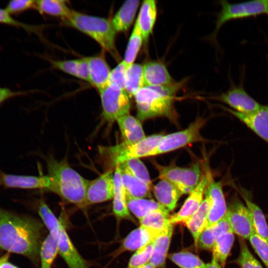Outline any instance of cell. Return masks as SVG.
Here are the masks:
<instances>
[{"label":"cell","instance_id":"obj_19","mask_svg":"<svg viewBox=\"0 0 268 268\" xmlns=\"http://www.w3.org/2000/svg\"><path fill=\"white\" fill-rule=\"evenodd\" d=\"M143 73L145 86L166 85L175 81L165 65L159 61H149L144 64Z\"/></svg>","mask_w":268,"mask_h":268},{"label":"cell","instance_id":"obj_37","mask_svg":"<svg viewBox=\"0 0 268 268\" xmlns=\"http://www.w3.org/2000/svg\"><path fill=\"white\" fill-rule=\"evenodd\" d=\"M58 253L57 239L49 233L42 242L40 249L41 268H51Z\"/></svg>","mask_w":268,"mask_h":268},{"label":"cell","instance_id":"obj_3","mask_svg":"<svg viewBox=\"0 0 268 268\" xmlns=\"http://www.w3.org/2000/svg\"><path fill=\"white\" fill-rule=\"evenodd\" d=\"M183 83L175 81L168 85L144 86L140 89L134 96L137 119L140 121L159 116L173 118L175 97Z\"/></svg>","mask_w":268,"mask_h":268},{"label":"cell","instance_id":"obj_50","mask_svg":"<svg viewBox=\"0 0 268 268\" xmlns=\"http://www.w3.org/2000/svg\"><path fill=\"white\" fill-rule=\"evenodd\" d=\"M0 268H18L11 263L6 261L0 265Z\"/></svg>","mask_w":268,"mask_h":268},{"label":"cell","instance_id":"obj_14","mask_svg":"<svg viewBox=\"0 0 268 268\" xmlns=\"http://www.w3.org/2000/svg\"><path fill=\"white\" fill-rule=\"evenodd\" d=\"M222 107L268 144V104L261 105L258 110L247 114L236 112L228 107Z\"/></svg>","mask_w":268,"mask_h":268},{"label":"cell","instance_id":"obj_8","mask_svg":"<svg viewBox=\"0 0 268 268\" xmlns=\"http://www.w3.org/2000/svg\"><path fill=\"white\" fill-rule=\"evenodd\" d=\"M99 94L102 116L105 121L111 123L129 114L131 102L126 90L110 85Z\"/></svg>","mask_w":268,"mask_h":268},{"label":"cell","instance_id":"obj_38","mask_svg":"<svg viewBox=\"0 0 268 268\" xmlns=\"http://www.w3.org/2000/svg\"><path fill=\"white\" fill-rule=\"evenodd\" d=\"M201 176V169L198 164L185 168L182 181L177 188L182 195L190 194L198 185Z\"/></svg>","mask_w":268,"mask_h":268},{"label":"cell","instance_id":"obj_22","mask_svg":"<svg viewBox=\"0 0 268 268\" xmlns=\"http://www.w3.org/2000/svg\"><path fill=\"white\" fill-rule=\"evenodd\" d=\"M156 17V1L154 0L143 1L135 21L141 31L144 42H147L152 33Z\"/></svg>","mask_w":268,"mask_h":268},{"label":"cell","instance_id":"obj_29","mask_svg":"<svg viewBox=\"0 0 268 268\" xmlns=\"http://www.w3.org/2000/svg\"><path fill=\"white\" fill-rule=\"evenodd\" d=\"M229 231H231L230 226L224 216L215 224L203 230L200 236L197 247L201 250H210L216 240Z\"/></svg>","mask_w":268,"mask_h":268},{"label":"cell","instance_id":"obj_2","mask_svg":"<svg viewBox=\"0 0 268 268\" xmlns=\"http://www.w3.org/2000/svg\"><path fill=\"white\" fill-rule=\"evenodd\" d=\"M47 165V176L51 184L50 191L70 203L80 207L85 206L89 181L72 168L66 161L49 158Z\"/></svg>","mask_w":268,"mask_h":268},{"label":"cell","instance_id":"obj_43","mask_svg":"<svg viewBox=\"0 0 268 268\" xmlns=\"http://www.w3.org/2000/svg\"><path fill=\"white\" fill-rule=\"evenodd\" d=\"M38 213L49 233L56 231L62 224V221L57 218L48 205L43 201L39 205Z\"/></svg>","mask_w":268,"mask_h":268},{"label":"cell","instance_id":"obj_49","mask_svg":"<svg viewBox=\"0 0 268 268\" xmlns=\"http://www.w3.org/2000/svg\"><path fill=\"white\" fill-rule=\"evenodd\" d=\"M205 268H222L218 262L212 258L211 261L206 264Z\"/></svg>","mask_w":268,"mask_h":268},{"label":"cell","instance_id":"obj_40","mask_svg":"<svg viewBox=\"0 0 268 268\" xmlns=\"http://www.w3.org/2000/svg\"><path fill=\"white\" fill-rule=\"evenodd\" d=\"M160 180H166L177 187L181 182L185 168L177 166H163L155 162Z\"/></svg>","mask_w":268,"mask_h":268},{"label":"cell","instance_id":"obj_20","mask_svg":"<svg viewBox=\"0 0 268 268\" xmlns=\"http://www.w3.org/2000/svg\"><path fill=\"white\" fill-rule=\"evenodd\" d=\"M114 185L113 211L114 215L117 218L132 220V216L127 206L126 194L122 182L119 165L115 166Z\"/></svg>","mask_w":268,"mask_h":268},{"label":"cell","instance_id":"obj_16","mask_svg":"<svg viewBox=\"0 0 268 268\" xmlns=\"http://www.w3.org/2000/svg\"><path fill=\"white\" fill-rule=\"evenodd\" d=\"M51 235L57 239L58 253L69 268H88L87 263L72 244L63 223L59 229Z\"/></svg>","mask_w":268,"mask_h":268},{"label":"cell","instance_id":"obj_48","mask_svg":"<svg viewBox=\"0 0 268 268\" xmlns=\"http://www.w3.org/2000/svg\"><path fill=\"white\" fill-rule=\"evenodd\" d=\"M24 93L23 92L13 91L8 88L0 87V105L8 99Z\"/></svg>","mask_w":268,"mask_h":268},{"label":"cell","instance_id":"obj_34","mask_svg":"<svg viewBox=\"0 0 268 268\" xmlns=\"http://www.w3.org/2000/svg\"><path fill=\"white\" fill-rule=\"evenodd\" d=\"M234 242V234L229 231L220 236L213 245L212 258L216 260L222 268H224Z\"/></svg>","mask_w":268,"mask_h":268},{"label":"cell","instance_id":"obj_33","mask_svg":"<svg viewBox=\"0 0 268 268\" xmlns=\"http://www.w3.org/2000/svg\"><path fill=\"white\" fill-rule=\"evenodd\" d=\"M125 86V90L130 96H134L140 89L145 86L143 73V65L134 64L127 68Z\"/></svg>","mask_w":268,"mask_h":268},{"label":"cell","instance_id":"obj_28","mask_svg":"<svg viewBox=\"0 0 268 268\" xmlns=\"http://www.w3.org/2000/svg\"><path fill=\"white\" fill-rule=\"evenodd\" d=\"M209 210V202L205 197L198 210L185 223L192 234L196 247L200 235L206 227Z\"/></svg>","mask_w":268,"mask_h":268},{"label":"cell","instance_id":"obj_15","mask_svg":"<svg viewBox=\"0 0 268 268\" xmlns=\"http://www.w3.org/2000/svg\"><path fill=\"white\" fill-rule=\"evenodd\" d=\"M51 185L50 179L47 175H16L0 171V187L6 189H43L50 191Z\"/></svg>","mask_w":268,"mask_h":268},{"label":"cell","instance_id":"obj_6","mask_svg":"<svg viewBox=\"0 0 268 268\" xmlns=\"http://www.w3.org/2000/svg\"><path fill=\"white\" fill-rule=\"evenodd\" d=\"M163 135L153 134L133 143L124 141L110 146L106 150L113 163L116 166L132 159L147 157L158 145Z\"/></svg>","mask_w":268,"mask_h":268},{"label":"cell","instance_id":"obj_44","mask_svg":"<svg viewBox=\"0 0 268 268\" xmlns=\"http://www.w3.org/2000/svg\"><path fill=\"white\" fill-rule=\"evenodd\" d=\"M152 242L136 250L131 257L127 268H137L149 262Z\"/></svg>","mask_w":268,"mask_h":268},{"label":"cell","instance_id":"obj_9","mask_svg":"<svg viewBox=\"0 0 268 268\" xmlns=\"http://www.w3.org/2000/svg\"><path fill=\"white\" fill-rule=\"evenodd\" d=\"M225 216L231 231L240 238L249 239L255 232L250 211L240 201L236 200L231 203Z\"/></svg>","mask_w":268,"mask_h":268},{"label":"cell","instance_id":"obj_31","mask_svg":"<svg viewBox=\"0 0 268 268\" xmlns=\"http://www.w3.org/2000/svg\"><path fill=\"white\" fill-rule=\"evenodd\" d=\"M241 196L251 214L255 232L268 241V224L262 210L244 193Z\"/></svg>","mask_w":268,"mask_h":268},{"label":"cell","instance_id":"obj_21","mask_svg":"<svg viewBox=\"0 0 268 268\" xmlns=\"http://www.w3.org/2000/svg\"><path fill=\"white\" fill-rule=\"evenodd\" d=\"M173 232V225L162 231L152 242L149 262L156 268L164 267Z\"/></svg>","mask_w":268,"mask_h":268},{"label":"cell","instance_id":"obj_41","mask_svg":"<svg viewBox=\"0 0 268 268\" xmlns=\"http://www.w3.org/2000/svg\"><path fill=\"white\" fill-rule=\"evenodd\" d=\"M135 177L151 188L152 183L148 170L139 158L130 159L121 164Z\"/></svg>","mask_w":268,"mask_h":268},{"label":"cell","instance_id":"obj_47","mask_svg":"<svg viewBox=\"0 0 268 268\" xmlns=\"http://www.w3.org/2000/svg\"><path fill=\"white\" fill-rule=\"evenodd\" d=\"M36 0H12L8 2L5 10L11 15L18 14L28 9L35 7Z\"/></svg>","mask_w":268,"mask_h":268},{"label":"cell","instance_id":"obj_26","mask_svg":"<svg viewBox=\"0 0 268 268\" xmlns=\"http://www.w3.org/2000/svg\"><path fill=\"white\" fill-rule=\"evenodd\" d=\"M53 67L91 84L89 67L85 57L80 59L53 60Z\"/></svg>","mask_w":268,"mask_h":268},{"label":"cell","instance_id":"obj_10","mask_svg":"<svg viewBox=\"0 0 268 268\" xmlns=\"http://www.w3.org/2000/svg\"><path fill=\"white\" fill-rule=\"evenodd\" d=\"M206 173L208 182L205 191V197L209 202V210L207 226H211L224 217L227 210L222 186L220 182L215 181L210 170Z\"/></svg>","mask_w":268,"mask_h":268},{"label":"cell","instance_id":"obj_39","mask_svg":"<svg viewBox=\"0 0 268 268\" xmlns=\"http://www.w3.org/2000/svg\"><path fill=\"white\" fill-rule=\"evenodd\" d=\"M169 259L180 268H205L206 266L198 256L188 251L172 254Z\"/></svg>","mask_w":268,"mask_h":268},{"label":"cell","instance_id":"obj_24","mask_svg":"<svg viewBox=\"0 0 268 268\" xmlns=\"http://www.w3.org/2000/svg\"><path fill=\"white\" fill-rule=\"evenodd\" d=\"M116 122L124 142L133 143L146 137L140 122L137 118L129 114L119 118Z\"/></svg>","mask_w":268,"mask_h":268},{"label":"cell","instance_id":"obj_46","mask_svg":"<svg viewBox=\"0 0 268 268\" xmlns=\"http://www.w3.org/2000/svg\"><path fill=\"white\" fill-rule=\"evenodd\" d=\"M127 68L125 63L122 61L114 68L111 70L109 79V85H114L125 90V73Z\"/></svg>","mask_w":268,"mask_h":268},{"label":"cell","instance_id":"obj_17","mask_svg":"<svg viewBox=\"0 0 268 268\" xmlns=\"http://www.w3.org/2000/svg\"><path fill=\"white\" fill-rule=\"evenodd\" d=\"M87 62L91 84L100 92L109 85L111 70L102 55L85 57Z\"/></svg>","mask_w":268,"mask_h":268},{"label":"cell","instance_id":"obj_12","mask_svg":"<svg viewBox=\"0 0 268 268\" xmlns=\"http://www.w3.org/2000/svg\"><path fill=\"white\" fill-rule=\"evenodd\" d=\"M114 173L109 170L96 179L89 181L86 189L85 206L103 202L113 199Z\"/></svg>","mask_w":268,"mask_h":268},{"label":"cell","instance_id":"obj_11","mask_svg":"<svg viewBox=\"0 0 268 268\" xmlns=\"http://www.w3.org/2000/svg\"><path fill=\"white\" fill-rule=\"evenodd\" d=\"M230 109L241 113H250L258 110L261 105L250 96L243 85H233L226 92L216 97Z\"/></svg>","mask_w":268,"mask_h":268},{"label":"cell","instance_id":"obj_13","mask_svg":"<svg viewBox=\"0 0 268 268\" xmlns=\"http://www.w3.org/2000/svg\"><path fill=\"white\" fill-rule=\"evenodd\" d=\"M208 182L206 173L201 178L197 187L189 194L180 210L170 216V222L172 225L185 223L198 210L202 201Z\"/></svg>","mask_w":268,"mask_h":268},{"label":"cell","instance_id":"obj_30","mask_svg":"<svg viewBox=\"0 0 268 268\" xmlns=\"http://www.w3.org/2000/svg\"><path fill=\"white\" fill-rule=\"evenodd\" d=\"M126 200L130 212L139 220L154 210L165 208L152 199L135 198L126 196Z\"/></svg>","mask_w":268,"mask_h":268},{"label":"cell","instance_id":"obj_5","mask_svg":"<svg viewBox=\"0 0 268 268\" xmlns=\"http://www.w3.org/2000/svg\"><path fill=\"white\" fill-rule=\"evenodd\" d=\"M219 3L221 8L217 16L213 37L216 36L221 26L229 21L261 15L268 16V0H255L238 3L221 0Z\"/></svg>","mask_w":268,"mask_h":268},{"label":"cell","instance_id":"obj_35","mask_svg":"<svg viewBox=\"0 0 268 268\" xmlns=\"http://www.w3.org/2000/svg\"><path fill=\"white\" fill-rule=\"evenodd\" d=\"M169 211L166 208L154 210L139 220L140 225L161 232L170 223Z\"/></svg>","mask_w":268,"mask_h":268},{"label":"cell","instance_id":"obj_52","mask_svg":"<svg viewBox=\"0 0 268 268\" xmlns=\"http://www.w3.org/2000/svg\"><path fill=\"white\" fill-rule=\"evenodd\" d=\"M137 268H156V267L154 266L152 264H151L150 262H148Z\"/></svg>","mask_w":268,"mask_h":268},{"label":"cell","instance_id":"obj_45","mask_svg":"<svg viewBox=\"0 0 268 268\" xmlns=\"http://www.w3.org/2000/svg\"><path fill=\"white\" fill-rule=\"evenodd\" d=\"M250 244L267 268H268V241L255 232L249 239Z\"/></svg>","mask_w":268,"mask_h":268},{"label":"cell","instance_id":"obj_4","mask_svg":"<svg viewBox=\"0 0 268 268\" xmlns=\"http://www.w3.org/2000/svg\"><path fill=\"white\" fill-rule=\"evenodd\" d=\"M70 26L88 35L95 40L105 51L114 58L118 54L115 46L116 32L111 20L98 16H92L73 10L66 19Z\"/></svg>","mask_w":268,"mask_h":268},{"label":"cell","instance_id":"obj_36","mask_svg":"<svg viewBox=\"0 0 268 268\" xmlns=\"http://www.w3.org/2000/svg\"><path fill=\"white\" fill-rule=\"evenodd\" d=\"M143 41L142 35L135 21L123 60L127 67L134 64Z\"/></svg>","mask_w":268,"mask_h":268},{"label":"cell","instance_id":"obj_1","mask_svg":"<svg viewBox=\"0 0 268 268\" xmlns=\"http://www.w3.org/2000/svg\"><path fill=\"white\" fill-rule=\"evenodd\" d=\"M42 226L36 220L0 207V248L35 260L39 254Z\"/></svg>","mask_w":268,"mask_h":268},{"label":"cell","instance_id":"obj_23","mask_svg":"<svg viewBox=\"0 0 268 268\" xmlns=\"http://www.w3.org/2000/svg\"><path fill=\"white\" fill-rule=\"evenodd\" d=\"M139 4L138 0H128L124 2L111 20L116 33L125 32L131 27Z\"/></svg>","mask_w":268,"mask_h":268},{"label":"cell","instance_id":"obj_51","mask_svg":"<svg viewBox=\"0 0 268 268\" xmlns=\"http://www.w3.org/2000/svg\"><path fill=\"white\" fill-rule=\"evenodd\" d=\"M9 257V254L8 252L5 254L3 256L0 258V265L4 262L8 261Z\"/></svg>","mask_w":268,"mask_h":268},{"label":"cell","instance_id":"obj_7","mask_svg":"<svg viewBox=\"0 0 268 268\" xmlns=\"http://www.w3.org/2000/svg\"><path fill=\"white\" fill-rule=\"evenodd\" d=\"M204 124V119L200 118L183 130L163 135L157 146L147 157L174 151L191 143L204 141L201 131Z\"/></svg>","mask_w":268,"mask_h":268},{"label":"cell","instance_id":"obj_18","mask_svg":"<svg viewBox=\"0 0 268 268\" xmlns=\"http://www.w3.org/2000/svg\"><path fill=\"white\" fill-rule=\"evenodd\" d=\"M161 232L140 225L132 231L123 240L118 254L134 251L152 242Z\"/></svg>","mask_w":268,"mask_h":268},{"label":"cell","instance_id":"obj_25","mask_svg":"<svg viewBox=\"0 0 268 268\" xmlns=\"http://www.w3.org/2000/svg\"><path fill=\"white\" fill-rule=\"evenodd\" d=\"M153 193L157 202L169 211L175 208L182 195L176 186L164 180H160L154 186Z\"/></svg>","mask_w":268,"mask_h":268},{"label":"cell","instance_id":"obj_27","mask_svg":"<svg viewBox=\"0 0 268 268\" xmlns=\"http://www.w3.org/2000/svg\"><path fill=\"white\" fill-rule=\"evenodd\" d=\"M119 166L127 196L135 198L151 197L150 188L133 176L123 165Z\"/></svg>","mask_w":268,"mask_h":268},{"label":"cell","instance_id":"obj_32","mask_svg":"<svg viewBox=\"0 0 268 268\" xmlns=\"http://www.w3.org/2000/svg\"><path fill=\"white\" fill-rule=\"evenodd\" d=\"M34 8L41 14L61 17L66 19L72 11L68 7L66 1L62 0H36Z\"/></svg>","mask_w":268,"mask_h":268},{"label":"cell","instance_id":"obj_42","mask_svg":"<svg viewBox=\"0 0 268 268\" xmlns=\"http://www.w3.org/2000/svg\"><path fill=\"white\" fill-rule=\"evenodd\" d=\"M240 253L236 263L241 268H263L249 249L244 239L239 238Z\"/></svg>","mask_w":268,"mask_h":268}]
</instances>
